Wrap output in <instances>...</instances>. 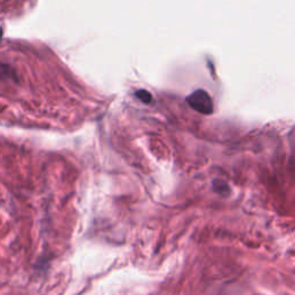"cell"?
Here are the masks:
<instances>
[{"label":"cell","mask_w":295,"mask_h":295,"mask_svg":"<svg viewBox=\"0 0 295 295\" xmlns=\"http://www.w3.org/2000/svg\"><path fill=\"white\" fill-rule=\"evenodd\" d=\"M135 95L137 98H140L141 101H142L143 103H146V104H149V103L152 101V95L147 90H139V91H136Z\"/></svg>","instance_id":"3957f363"},{"label":"cell","mask_w":295,"mask_h":295,"mask_svg":"<svg viewBox=\"0 0 295 295\" xmlns=\"http://www.w3.org/2000/svg\"><path fill=\"white\" fill-rule=\"evenodd\" d=\"M8 79H17V73L13 67L7 63H0V80H8Z\"/></svg>","instance_id":"7a4b0ae2"},{"label":"cell","mask_w":295,"mask_h":295,"mask_svg":"<svg viewBox=\"0 0 295 295\" xmlns=\"http://www.w3.org/2000/svg\"><path fill=\"white\" fill-rule=\"evenodd\" d=\"M213 188L214 190L218 191V193H224V191H229L230 188L227 187L226 182L221 181V180H214L213 181Z\"/></svg>","instance_id":"277c9868"},{"label":"cell","mask_w":295,"mask_h":295,"mask_svg":"<svg viewBox=\"0 0 295 295\" xmlns=\"http://www.w3.org/2000/svg\"><path fill=\"white\" fill-rule=\"evenodd\" d=\"M2 35H4V30H2V28L0 27V41L2 40Z\"/></svg>","instance_id":"5b68a950"},{"label":"cell","mask_w":295,"mask_h":295,"mask_svg":"<svg viewBox=\"0 0 295 295\" xmlns=\"http://www.w3.org/2000/svg\"><path fill=\"white\" fill-rule=\"evenodd\" d=\"M186 102L193 110L202 114H211L213 112V103L210 95L205 90H196L187 96Z\"/></svg>","instance_id":"6da1fadb"}]
</instances>
